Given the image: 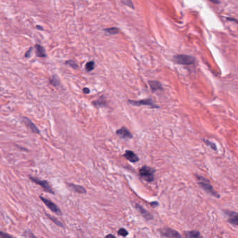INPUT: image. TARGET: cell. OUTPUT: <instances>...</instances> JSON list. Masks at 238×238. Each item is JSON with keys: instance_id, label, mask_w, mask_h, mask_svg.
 I'll list each match as a JSON object with an SVG mask.
<instances>
[{"instance_id": "cell-1", "label": "cell", "mask_w": 238, "mask_h": 238, "mask_svg": "<svg viewBox=\"0 0 238 238\" xmlns=\"http://www.w3.org/2000/svg\"><path fill=\"white\" fill-rule=\"evenodd\" d=\"M197 178H198V185H200L201 188H203L206 192H208L211 196L216 197V198H219V194L215 191L214 188L212 187V186L210 184L209 181L201 176H197Z\"/></svg>"}, {"instance_id": "cell-2", "label": "cell", "mask_w": 238, "mask_h": 238, "mask_svg": "<svg viewBox=\"0 0 238 238\" xmlns=\"http://www.w3.org/2000/svg\"><path fill=\"white\" fill-rule=\"evenodd\" d=\"M155 170L148 166H144L139 171V174L141 178L147 182H153L155 179Z\"/></svg>"}, {"instance_id": "cell-3", "label": "cell", "mask_w": 238, "mask_h": 238, "mask_svg": "<svg viewBox=\"0 0 238 238\" xmlns=\"http://www.w3.org/2000/svg\"><path fill=\"white\" fill-rule=\"evenodd\" d=\"M174 62L178 64L192 65L195 63V58L185 54H178L174 56Z\"/></svg>"}, {"instance_id": "cell-4", "label": "cell", "mask_w": 238, "mask_h": 238, "mask_svg": "<svg viewBox=\"0 0 238 238\" xmlns=\"http://www.w3.org/2000/svg\"><path fill=\"white\" fill-rule=\"evenodd\" d=\"M29 178H30L31 180L32 181V182H35L36 184H37L38 185H40V187H41L43 189L45 190V191H46L47 192H49V193L52 194H54L52 188L51 187L50 185L49 184V182H47V181L41 180L37 178H34V177H31V176L29 177Z\"/></svg>"}, {"instance_id": "cell-5", "label": "cell", "mask_w": 238, "mask_h": 238, "mask_svg": "<svg viewBox=\"0 0 238 238\" xmlns=\"http://www.w3.org/2000/svg\"><path fill=\"white\" fill-rule=\"evenodd\" d=\"M40 198L41 199V201L45 204V205H46L47 207L51 210V211H52L53 212L56 213V214H58V215H62V211H61L60 208H59L55 203H54L52 201H51L50 200H49V199L45 198H44V197H43V196H40Z\"/></svg>"}, {"instance_id": "cell-6", "label": "cell", "mask_w": 238, "mask_h": 238, "mask_svg": "<svg viewBox=\"0 0 238 238\" xmlns=\"http://www.w3.org/2000/svg\"><path fill=\"white\" fill-rule=\"evenodd\" d=\"M161 234L167 238H182L180 233L170 228H164L160 230Z\"/></svg>"}, {"instance_id": "cell-7", "label": "cell", "mask_w": 238, "mask_h": 238, "mask_svg": "<svg viewBox=\"0 0 238 238\" xmlns=\"http://www.w3.org/2000/svg\"><path fill=\"white\" fill-rule=\"evenodd\" d=\"M129 104L130 105H135V106H143V105H146V106H150L152 108H159V106L155 105L153 103V100L151 99H144V100H128Z\"/></svg>"}, {"instance_id": "cell-8", "label": "cell", "mask_w": 238, "mask_h": 238, "mask_svg": "<svg viewBox=\"0 0 238 238\" xmlns=\"http://www.w3.org/2000/svg\"><path fill=\"white\" fill-rule=\"evenodd\" d=\"M224 213L228 217V221L229 223L233 224V225L238 226V212L226 210V211H224Z\"/></svg>"}, {"instance_id": "cell-9", "label": "cell", "mask_w": 238, "mask_h": 238, "mask_svg": "<svg viewBox=\"0 0 238 238\" xmlns=\"http://www.w3.org/2000/svg\"><path fill=\"white\" fill-rule=\"evenodd\" d=\"M22 121H23V123L26 125V126L31 132L36 134H40L39 129H38L37 127L36 126V125L33 123L30 119H28V118L22 117Z\"/></svg>"}, {"instance_id": "cell-10", "label": "cell", "mask_w": 238, "mask_h": 238, "mask_svg": "<svg viewBox=\"0 0 238 238\" xmlns=\"http://www.w3.org/2000/svg\"><path fill=\"white\" fill-rule=\"evenodd\" d=\"M116 135L122 139H132V134L125 127H123L116 131Z\"/></svg>"}, {"instance_id": "cell-11", "label": "cell", "mask_w": 238, "mask_h": 238, "mask_svg": "<svg viewBox=\"0 0 238 238\" xmlns=\"http://www.w3.org/2000/svg\"><path fill=\"white\" fill-rule=\"evenodd\" d=\"M135 208H137L138 211L140 212V214H141L145 219H147V220H151V219H153V215H152L150 212L147 211L146 209H144L139 204H136Z\"/></svg>"}, {"instance_id": "cell-12", "label": "cell", "mask_w": 238, "mask_h": 238, "mask_svg": "<svg viewBox=\"0 0 238 238\" xmlns=\"http://www.w3.org/2000/svg\"><path fill=\"white\" fill-rule=\"evenodd\" d=\"M123 156L127 159V160L132 163H136L139 160V158L137 156V154H135L132 151H127L125 152V153L124 154Z\"/></svg>"}, {"instance_id": "cell-13", "label": "cell", "mask_w": 238, "mask_h": 238, "mask_svg": "<svg viewBox=\"0 0 238 238\" xmlns=\"http://www.w3.org/2000/svg\"><path fill=\"white\" fill-rule=\"evenodd\" d=\"M150 87L153 92L157 91L159 90H163V88L162 87V84L160 81H148Z\"/></svg>"}, {"instance_id": "cell-14", "label": "cell", "mask_w": 238, "mask_h": 238, "mask_svg": "<svg viewBox=\"0 0 238 238\" xmlns=\"http://www.w3.org/2000/svg\"><path fill=\"white\" fill-rule=\"evenodd\" d=\"M185 235L186 238H203L200 232L197 230H191L185 232Z\"/></svg>"}, {"instance_id": "cell-15", "label": "cell", "mask_w": 238, "mask_h": 238, "mask_svg": "<svg viewBox=\"0 0 238 238\" xmlns=\"http://www.w3.org/2000/svg\"><path fill=\"white\" fill-rule=\"evenodd\" d=\"M35 49H36V55H37V56H38V57L43 58V57H45V56H46V54H45V50L44 47L41 46V45H36Z\"/></svg>"}, {"instance_id": "cell-16", "label": "cell", "mask_w": 238, "mask_h": 238, "mask_svg": "<svg viewBox=\"0 0 238 238\" xmlns=\"http://www.w3.org/2000/svg\"><path fill=\"white\" fill-rule=\"evenodd\" d=\"M68 186L70 187L71 188V189L75 191V192H78V193L79 194H85L87 191H86V189L84 188L83 187H81L80 185H75V184H72V183H70L68 184Z\"/></svg>"}, {"instance_id": "cell-17", "label": "cell", "mask_w": 238, "mask_h": 238, "mask_svg": "<svg viewBox=\"0 0 238 238\" xmlns=\"http://www.w3.org/2000/svg\"><path fill=\"white\" fill-rule=\"evenodd\" d=\"M106 104V101L105 97L104 96H101L98 100H97L96 101H94L93 105L96 107H100V106H105Z\"/></svg>"}, {"instance_id": "cell-18", "label": "cell", "mask_w": 238, "mask_h": 238, "mask_svg": "<svg viewBox=\"0 0 238 238\" xmlns=\"http://www.w3.org/2000/svg\"><path fill=\"white\" fill-rule=\"evenodd\" d=\"M94 68H95V63L94 62H93V61H91V62H88L85 65V69L87 72L92 71L94 69Z\"/></svg>"}, {"instance_id": "cell-19", "label": "cell", "mask_w": 238, "mask_h": 238, "mask_svg": "<svg viewBox=\"0 0 238 238\" xmlns=\"http://www.w3.org/2000/svg\"><path fill=\"white\" fill-rule=\"evenodd\" d=\"M105 31L106 33H108L109 34L111 35H114V34H117L119 32V29L116 28V27H112V28L109 29H106Z\"/></svg>"}, {"instance_id": "cell-20", "label": "cell", "mask_w": 238, "mask_h": 238, "mask_svg": "<svg viewBox=\"0 0 238 238\" xmlns=\"http://www.w3.org/2000/svg\"><path fill=\"white\" fill-rule=\"evenodd\" d=\"M49 83L52 86H54V87H57V86L59 84V81L58 79L56 78V76H53L52 78L49 79Z\"/></svg>"}, {"instance_id": "cell-21", "label": "cell", "mask_w": 238, "mask_h": 238, "mask_svg": "<svg viewBox=\"0 0 238 238\" xmlns=\"http://www.w3.org/2000/svg\"><path fill=\"white\" fill-rule=\"evenodd\" d=\"M203 141H204V143H205L207 146H209L210 148H211L214 151H217V146H216V145L214 144V143L210 141H208V140H207V139H204Z\"/></svg>"}, {"instance_id": "cell-22", "label": "cell", "mask_w": 238, "mask_h": 238, "mask_svg": "<svg viewBox=\"0 0 238 238\" xmlns=\"http://www.w3.org/2000/svg\"><path fill=\"white\" fill-rule=\"evenodd\" d=\"M65 64L69 65L70 67L72 68L73 69H77L78 68V65L77 63L74 62V61L72 60H69V61H67L66 62H65Z\"/></svg>"}, {"instance_id": "cell-23", "label": "cell", "mask_w": 238, "mask_h": 238, "mask_svg": "<svg viewBox=\"0 0 238 238\" xmlns=\"http://www.w3.org/2000/svg\"><path fill=\"white\" fill-rule=\"evenodd\" d=\"M47 216L48 217V218L49 219H50L52 221L54 224H56V225L57 226H61V227H63V225H62V224L61 223V222L58 220V219H56V218H54V217H53L52 216H51V215H49V214H47Z\"/></svg>"}, {"instance_id": "cell-24", "label": "cell", "mask_w": 238, "mask_h": 238, "mask_svg": "<svg viewBox=\"0 0 238 238\" xmlns=\"http://www.w3.org/2000/svg\"><path fill=\"white\" fill-rule=\"evenodd\" d=\"M121 2L124 4V5L128 6V7L134 8V4L132 3V0H121Z\"/></svg>"}, {"instance_id": "cell-25", "label": "cell", "mask_w": 238, "mask_h": 238, "mask_svg": "<svg viewBox=\"0 0 238 238\" xmlns=\"http://www.w3.org/2000/svg\"><path fill=\"white\" fill-rule=\"evenodd\" d=\"M118 234L121 235V236L125 237L128 235V230L125 229V228H121V229H119V230L118 231Z\"/></svg>"}, {"instance_id": "cell-26", "label": "cell", "mask_w": 238, "mask_h": 238, "mask_svg": "<svg viewBox=\"0 0 238 238\" xmlns=\"http://www.w3.org/2000/svg\"><path fill=\"white\" fill-rule=\"evenodd\" d=\"M0 238H15L11 235L7 234L6 233H4L0 230Z\"/></svg>"}, {"instance_id": "cell-27", "label": "cell", "mask_w": 238, "mask_h": 238, "mask_svg": "<svg viewBox=\"0 0 238 238\" xmlns=\"http://www.w3.org/2000/svg\"><path fill=\"white\" fill-rule=\"evenodd\" d=\"M26 236H27V238H37L31 232H29V231H27L26 232Z\"/></svg>"}, {"instance_id": "cell-28", "label": "cell", "mask_w": 238, "mask_h": 238, "mask_svg": "<svg viewBox=\"0 0 238 238\" xmlns=\"http://www.w3.org/2000/svg\"><path fill=\"white\" fill-rule=\"evenodd\" d=\"M32 49H33L32 47H30V48H29V50L27 51V52H26V54H25V57L28 58V57H29V56H31V52H32Z\"/></svg>"}, {"instance_id": "cell-29", "label": "cell", "mask_w": 238, "mask_h": 238, "mask_svg": "<svg viewBox=\"0 0 238 238\" xmlns=\"http://www.w3.org/2000/svg\"><path fill=\"white\" fill-rule=\"evenodd\" d=\"M83 92L86 94H88L90 93V89L88 88H83Z\"/></svg>"}, {"instance_id": "cell-30", "label": "cell", "mask_w": 238, "mask_h": 238, "mask_svg": "<svg viewBox=\"0 0 238 238\" xmlns=\"http://www.w3.org/2000/svg\"><path fill=\"white\" fill-rule=\"evenodd\" d=\"M228 20H230V21H233V22H235L236 23L238 24V20H237L236 19H234V18H230V17H228L227 18Z\"/></svg>"}, {"instance_id": "cell-31", "label": "cell", "mask_w": 238, "mask_h": 238, "mask_svg": "<svg viewBox=\"0 0 238 238\" xmlns=\"http://www.w3.org/2000/svg\"><path fill=\"white\" fill-rule=\"evenodd\" d=\"M105 238H115V236H114V235H113L109 234V235H106V236L105 237Z\"/></svg>"}, {"instance_id": "cell-32", "label": "cell", "mask_w": 238, "mask_h": 238, "mask_svg": "<svg viewBox=\"0 0 238 238\" xmlns=\"http://www.w3.org/2000/svg\"><path fill=\"white\" fill-rule=\"evenodd\" d=\"M209 1L212 2V3H214V4H219V3L218 0H209Z\"/></svg>"}, {"instance_id": "cell-33", "label": "cell", "mask_w": 238, "mask_h": 238, "mask_svg": "<svg viewBox=\"0 0 238 238\" xmlns=\"http://www.w3.org/2000/svg\"><path fill=\"white\" fill-rule=\"evenodd\" d=\"M36 28H37L38 29H40V30H43V29L42 27H40V26H38V25H37V26H36Z\"/></svg>"}]
</instances>
